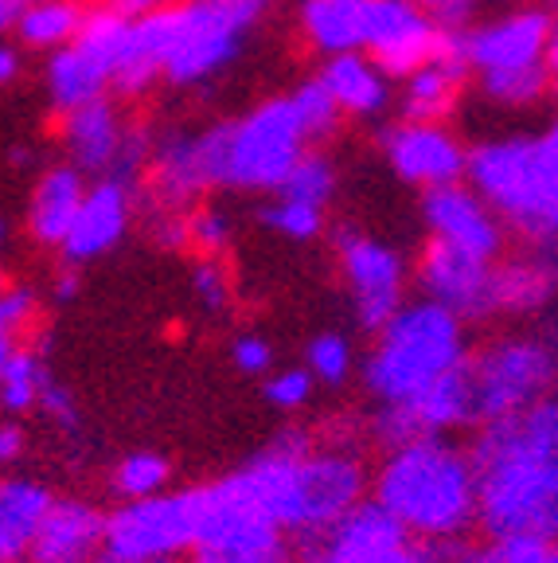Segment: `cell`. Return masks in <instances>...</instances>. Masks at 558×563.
Masks as SVG:
<instances>
[{
	"mask_svg": "<svg viewBox=\"0 0 558 563\" xmlns=\"http://www.w3.org/2000/svg\"><path fill=\"white\" fill-rule=\"evenodd\" d=\"M469 450L484 540L558 537V391L527 411L480 422Z\"/></svg>",
	"mask_w": 558,
	"mask_h": 563,
	"instance_id": "obj_1",
	"label": "cell"
},
{
	"mask_svg": "<svg viewBox=\"0 0 558 563\" xmlns=\"http://www.w3.org/2000/svg\"><path fill=\"white\" fill-rule=\"evenodd\" d=\"M289 537L313 540L371 497V474L351 446H316L305 427H281L263 454L235 470Z\"/></svg>",
	"mask_w": 558,
	"mask_h": 563,
	"instance_id": "obj_2",
	"label": "cell"
},
{
	"mask_svg": "<svg viewBox=\"0 0 558 563\" xmlns=\"http://www.w3.org/2000/svg\"><path fill=\"white\" fill-rule=\"evenodd\" d=\"M371 497L418 540H465L480 528L477 462L449 434L387 446L371 470Z\"/></svg>",
	"mask_w": 558,
	"mask_h": 563,
	"instance_id": "obj_3",
	"label": "cell"
},
{
	"mask_svg": "<svg viewBox=\"0 0 558 563\" xmlns=\"http://www.w3.org/2000/svg\"><path fill=\"white\" fill-rule=\"evenodd\" d=\"M465 325H469L465 317H457L454 309H445L426 294L418 301H406L379 329L367 361L359 364L367 396L376 404H399L469 364L472 352Z\"/></svg>",
	"mask_w": 558,
	"mask_h": 563,
	"instance_id": "obj_4",
	"label": "cell"
},
{
	"mask_svg": "<svg viewBox=\"0 0 558 563\" xmlns=\"http://www.w3.org/2000/svg\"><path fill=\"white\" fill-rule=\"evenodd\" d=\"M263 16V0H172L168 9L133 20L137 44L160 63L172 87H200L231 67Z\"/></svg>",
	"mask_w": 558,
	"mask_h": 563,
	"instance_id": "obj_5",
	"label": "cell"
},
{
	"mask_svg": "<svg viewBox=\"0 0 558 563\" xmlns=\"http://www.w3.org/2000/svg\"><path fill=\"white\" fill-rule=\"evenodd\" d=\"M469 185L515 235L558 239V118L532 137L484 141L469 157Z\"/></svg>",
	"mask_w": 558,
	"mask_h": 563,
	"instance_id": "obj_6",
	"label": "cell"
},
{
	"mask_svg": "<svg viewBox=\"0 0 558 563\" xmlns=\"http://www.w3.org/2000/svg\"><path fill=\"white\" fill-rule=\"evenodd\" d=\"M309 137L301 110L293 95L266 98L250 114L223 122V188H243V192H278L293 165L309 153Z\"/></svg>",
	"mask_w": 558,
	"mask_h": 563,
	"instance_id": "obj_7",
	"label": "cell"
},
{
	"mask_svg": "<svg viewBox=\"0 0 558 563\" xmlns=\"http://www.w3.org/2000/svg\"><path fill=\"white\" fill-rule=\"evenodd\" d=\"M305 544V563H480V548L465 540H418L376 497Z\"/></svg>",
	"mask_w": 558,
	"mask_h": 563,
	"instance_id": "obj_8",
	"label": "cell"
},
{
	"mask_svg": "<svg viewBox=\"0 0 558 563\" xmlns=\"http://www.w3.org/2000/svg\"><path fill=\"white\" fill-rule=\"evenodd\" d=\"M480 422L527 411L558 391V364L547 336H500L469 356Z\"/></svg>",
	"mask_w": 558,
	"mask_h": 563,
	"instance_id": "obj_9",
	"label": "cell"
},
{
	"mask_svg": "<svg viewBox=\"0 0 558 563\" xmlns=\"http://www.w3.org/2000/svg\"><path fill=\"white\" fill-rule=\"evenodd\" d=\"M200 540V485L122 501L105 517V552L122 563L180 560Z\"/></svg>",
	"mask_w": 558,
	"mask_h": 563,
	"instance_id": "obj_10",
	"label": "cell"
},
{
	"mask_svg": "<svg viewBox=\"0 0 558 563\" xmlns=\"http://www.w3.org/2000/svg\"><path fill=\"white\" fill-rule=\"evenodd\" d=\"M336 258H341V274L348 282L351 313H356L359 329L379 333V329L406 306V258L387 246L383 239L359 235L351 228H341L332 235Z\"/></svg>",
	"mask_w": 558,
	"mask_h": 563,
	"instance_id": "obj_11",
	"label": "cell"
},
{
	"mask_svg": "<svg viewBox=\"0 0 558 563\" xmlns=\"http://www.w3.org/2000/svg\"><path fill=\"white\" fill-rule=\"evenodd\" d=\"M461 427H480L469 364L434 379L429 387L414 391L411 399L379 404V411L371 415V439L383 450L399 446V442L422 439V434H454Z\"/></svg>",
	"mask_w": 558,
	"mask_h": 563,
	"instance_id": "obj_12",
	"label": "cell"
},
{
	"mask_svg": "<svg viewBox=\"0 0 558 563\" xmlns=\"http://www.w3.org/2000/svg\"><path fill=\"white\" fill-rule=\"evenodd\" d=\"M223 165H227V150H223V125H211L203 133H165L153 145V161H148V196L160 208L180 211L183 203H192L196 196L223 188Z\"/></svg>",
	"mask_w": 558,
	"mask_h": 563,
	"instance_id": "obj_13",
	"label": "cell"
},
{
	"mask_svg": "<svg viewBox=\"0 0 558 563\" xmlns=\"http://www.w3.org/2000/svg\"><path fill=\"white\" fill-rule=\"evenodd\" d=\"M414 278L426 298L442 301L465 321H489L492 313H504L500 309V263L477 258L461 246L429 239L422 246Z\"/></svg>",
	"mask_w": 558,
	"mask_h": 563,
	"instance_id": "obj_14",
	"label": "cell"
},
{
	"mask_svg": "<svg viewBox=\"0 0 558 563\" xmlns=\"http://www.w3.org/2000/svg\"><path fill=\"white\" fill-rule=\"evenodd\" d=\"M383 153L387 165L394 168V176L422 188V192L469 180L472 150H465L442 122H411V118H402L399 125H387Z\"/></svg>",
	"mask_w": 558,
	"mask_h": 563,
	"instance_id": "obj_15",
	"label": "cell"
},
{
	"mask_svg": "<svg viewBox=\"0 0 558 563\" xmlns=\"http://www.w3.org/2000/svg\"><path fill=\"white\" fill-rule=\"evenodd\" d=\"M422 220H426L429 239H442L449 246H461L469 255L489 258L496 263L504 255V228L500 211L492 208L484 196L477 192V185H442L426 188L422 196Z\"/></svg>",
	"mask_w": 558,
	"mask_h": 563,
	"instance_id": "obj_16",
	"label": "cell"
},
{
	"mask_svg": "<svg viewBox=\"0 0 558 563\" xmlns=\"http://www.w3.org/2000/svg\"><path fill=\"white\" fill-rule=\"evenodd\" d=\"M437 35H442V16L422 9L418 0H376L371 4L367 52L376 55V63L391 79H406L418 67H426L437 52Z\"/></svg>",
	"mask_w": 558,
	"mask_h": 563,
	"instance_id": "obj_17",
	"label": "cell"
},
{
	"mask_svg": "<svg viewBox=\"0 0 558 563\" xmlns=\"http://www.w3.org/2000/svg\"><path fill=\"white\" fill-rule=\"evenodd\" d=\"M133 220V180L125 176H102L98 185H90L87 200L75 228H70L67 243H63V263L87 266L94 258L110 255L125 239Z\"/></svg>",
	"mask_w": 558,
	"mask_h": 563,
	"instance_id": "obj_18",
	"label": "cell"
},
{
	"mask_svg": "<svg viewBox=\"0 0 558 563\" xmlns=\"http://www.w3.org/2000/svg\"><path fill=\"white\" fill-rule=\"evenodd\" d=\"M550 32H555V12L547 9H520L492 24L477 27L469 35L472 67L477 70H507V67H535L547 63Z\"/></svg>",
	"mask_w": 558,
	"mask_h": 563,
	"instance_id": "obj_19",
	"label": "cell"
},
{
	"mask_svg": "<svg viewBox=\"0 0 558 563\" xmlns=\"http://www.w3.org/2000/svg\"><path fill=\"white\" fill-rule=\"evenodd\" d=\"M105 517L82 497H59L24 563H94L105 552Z\"/></svg>",
	"mask_w": 558,
	"mask_h": 563,
	"instance_id": "obj_20",
	"label": "cell"
},
{
	"mask_svg": "<svg viewBox=\"0 0 558 563\" xmlns=\"http://www.w3.org/2000/svg\"><path fill=\"white\" fill-rule=\"evenodd\" d=\"M87 180H82V168L70 161V165H55L40 176V185L32 188V200H27L24 228L27 239L47 251H63L70 228L79 220L82 200H87Z\"/></svg>",
	"mask_w": 558,
	"mask_h": 563,
	"instance_id": "obj_21",
	"label": "cell"
},
{
	"mask_svg": "<svg viewBox=\"0 0 558 563\" xmlns=\"http://www.w3.org/2000/svg\"><path fill=\"white\" fill-rule=\"evenodd\" d=\"M125 141H130V125L110 98H94V102L63 114V145L82 173H114Z\"/></svg>",
	"mask_w": 558,
	"mask_h": 563,
	"instance_id": "obj_22",
	"label": "cell"
},
{
	"mask_svg": "<svg viewBox=\"0 0 558 563\" xmlns=\"http://www.w3.org/2000/svg\"><path fill=\"white\" fill-rule=\"evenodd\" d=\"M55 501L59 497L35 477H4V485H0V560L20 563L32 552Z\"/></svg>",
	"mask_w": 558,
	"mask_h": 563,
	"instance_id": "obj_23",
	"label": "cell"
},
{
	"mask_svg": "<svg viewBox=\"0 0 558 563\" xmlns=\"http://www.w3.org/2000/svg\"><path fill=\"white\" fill-rule=\"evenodd\" d=\"M324 87L341 102L344 114L351 118H376L391 102V75L376 63L371 52H344L328 55L321 70Z\"/></svg>",
	"mask_w": 558,
	"mask_h": 563,
	"instance_id": "obj_24",
	"label": "cell"
},
{
	"mask_svg": "<svg viewBox=\"0 0 558 563\" xmlns=\"http://www.w3.org/2000/svg\"><path fill=\"white\" fill-rule=\"evenodd\" d=\"M376 0H301V27L316 52L328 55L364 52L371 32Z\"/></svg>",
	"mask_w": 558,
	"mask_h": 563,
	"instance_id": "obj_25",
	"label": "cell"
},
{
	"mask_svg": "<svg viewBox=\"0 0 558 563\" xmlns=\"http://www.w3.org/2000/svg\"><path fill=\"white\" fill-rule=\"evenodd\" d=\"M110 87H114L110 67L102 59H94L79 40L47 55V102H52V110L59 118L94 102V98H105Z\"/></svg>",
	"mask_w": 558,
	"mask_h": 563,
	"instance_id": "obj_26",
	"label": "cell"
},
{
	"mask_svg": "<svg viewBox=\"0 0 558 563\" xmlns=\"http://www.w3.org/2000/svg\"><path fill=\"white\" fill-rule=\"evenodd\" d=\"M44 352L24 336H0V404L9 415L40 411L47 384H52Z\"/></svg>",
	"mask_w": 558,
	"mask_h": 563,
	"instance_id": "obj_27",
	"label": "cell"
},
{
	"mask_svg": "<svg viewBox=\"0 0 558 563\" xmlns=\"http://www.w3.org/2000/svg\"><path fill=\"white\" fill-rule=\"evenodd\" d=\"M558 286V239L535 243L532 258L500 266V309L504 313H535L550 301Z\"/></svg>",
	"mask_w": 558,
	"mask_h": 563,
	"instance_id": "obj_28",
	"label": "cell"
},
{
	"mask_svg": "<svg viewBox=\"0 0 558 563\" xmlns=\"http://www.w3.org/2000/svg\"><path fill=\"white\" fill-rule=\"evenodd\" d=\"M82 24H87V9L79 0H40V4H27L12 32L24 47L59 52V47L79 40Z\"/></svg>",
	"mask_w": 558,
	"mask_h": 563,
	"instance_id": "obj_29",
	"label": "cell"
},
{
	"mask_svg": "<svg viewBox=\"0 0 558 563\" xmlns=\"http://www.w3.org/2000/svg\"><path fill=\"white\" fill-rule=\"evenodd\" d=\"M461 82H465V70L429 59L426 67L406 75V87H402V118H411V122H442V118L454 110L457 95H461Z\"/></svg>",
	"mask_w": 558,
	"mask_h": 563,
	"instance_id": "obj_30",
	"label": "cell"
},
{
	"mask_svg": "<svg viewBox=\"0 0 558 563\" xmlns=\"http://www.w3.org/2000/svg\"><path fill=\"white\" fill-rule=\"evenodd\" d=\"M172 482V462L157 450H130L118 457L114 474H110V489L118 501H141V497H157Z\"/></svg>",
	"mask_w": 558,
	"mask_h": 563,
	"instance_id": "obj_31",
	"label": "cell"
},
{
	"mask_svg": "<svg viewBox=\"0 0 558 563\" xmlns=\"http://www.w3.org/2000/svg\"><path fill=\"white\" fill-rule=\"evenodd\" d=\"M550 67L535 63V67H507V70H480V90L496 106H535L550 90Z\"/></svg>",
	"mask_w": 558,
	"mask_h": 563,
	"instance_id": "obj_32",
	"label": "cell"
},
{
	"mask_svg": "<svg viewBox=\"0 0 558 563\" xmlns=\"http://www.w3.org/2000/svg\"><path fill=\"white\" fill-rule=\"evenodd\" d=\"M305 368L316 376L321 387H341L356 372V349L344 333H316L305 349Z\"/></svg>",
	"mask_w": 558,
	"mask_h": 563,
	"instance_id": "obj_33",
	"label": "cell"
},
{
	"mask_svg": "<svg viewBox=\"0 0 558 563\" xmlns=\"http://www.w3.org/2000/svg\"><path fill=\"white\" fill-rule=\"evenodd\" d=\"M278 192L293 196V200L316 203V208H328L332 192H336V168H332L328 157L309 150L305 157L293 165V173L286 176V185H281Z\"/></svg>",
	"mask_w": 558,
	"mask_h": 563,
	"instance_id": "obj_34",
	"label": "cell"
},
{
	"mask_svg": "<svg viewBox=\"0 0 558 563\" xmlns=\"http://www.w3.org/2000/svg\"><path fill=\"white\" fill-rule=\"evenodd\" d=\"M263 228H270L274 235L293 239V243H305V239H316L324 231V208L281 196L278 203H266L263 208Z\"/></svg>",
	"mask_w": 558,
	"mask_h": 563,
	"instance_id": "obj_35",
	"label": "cell"
},
{
	"mask_svg": "<svg viewBox=\"0 0 558 563\" xmlns=\"http://www.w3.org/2000/svg\"><path fill=\"white\" fill-rule=\"evenodd\" d=\"M293 102H297V110H301V122H305V130L313 141L332 137L336 125H341V118H344L341 102L332 98V90L324 87L321 75L309 79V82H301V87L293 90Z\"/></svg>",
	"mask_w": 558,
	"mask_h": 563,
	"instance_id": "obj_36",
	"label": "cell"
},
{
	"mask_svg": "<svg viewBox=\"0 0 558 563\" xmlns=\"http://www.w3.org/2000/svg\"><path fill=\"white\" fill-rule=\"evenodd\" d=\"M480 563H558V537H492Z\"/></svg>",
	"mask_w": 558,
	"mask_h": 563,
	"instance_id": "obj_37",
	"label": "cell"
},
{
	"mask_svg": "<svg viewBox=\"0 0 558 563\" xmlns=\"http://www.w3.org/2000/svg\"><path fill=\"white\" fill-rule=\"evenodd\" d=\"M316 387H321L316 384V376L301 364V368H281V372H274V376H266L263 396L274 411L293 415V411H301V407H309V399H313Z\"/></svg>",
	"mask_w": 558,
	"mask_h": 563,
	"instance_id": "obj_38",
	"label": "cell"
},
{
	"mask_svg": "<svg viewBox=\"0 0 558 563\" xmlns=\"http://www.w3.org/2000/svg\"><path fill=\"white\" fill-rule=\"evenodd\" d=\"M40 317V294L27 282H9L0 294V336H24Z\"/></svg>",
	"mask_w": 558,
	"mask_h": 563,
	"instance_id": "obj_39",
	"label": "cell"
},
{
	"mask_svg": "<svg viewBox=\"0 0 558 563\" xmlns=\"http://www.w3.org/2000/svg\"><path fill=\"white\" fill-rule=\"evenodd\" d=\"M192 290L208 313H223L231 306V274L223 271L219 255H200L192 266Z\"/></svg>",
	"mask_w": 558,
	"mask_h": 563,
	"instance_id": "obj_40",
	"label": "cell"
},
{
	"mask_svg": "<svg viewBox=\"0 0 558 563\" xmlns=\"http://www.w3.org/2000/svg\"><path fill=\"white\" fill-rule=\"evenodd\" d=\"M40 411H44V419L52 422L59 434H67V439H79V434H82L79 399H75V391H70L67 384H59V379H52V384H47L44 399H40Z\"/></svg>",
	"mask_w": 558,
	"mask_h": 563,
	"instance_id": "obj_41",
	"label": "cell"
},
{
	"mask_svg": "<svg viewBox=\"0 0 558 563\" xmlns=\"http://www.w3.org/2000/svg\"><path fill=\"white\" fill-rule=\"evenodd\" d=\"M188 231H192V246L200 255H223L231 246V220L219 208H200L188 216Z\"/></svg>",
	"mask_w": 558,
	"mask_h": 563,
	"instance_id": "obj_42",
	"label": "cell"
},
{
	"mask_svg": "<svg viewBox=\"0 0 558 563\" xmlns=\"http://www.w3.org/2000/svg\"><path fill=\"white\" fill-rule=\"evenodd\" d=\"M231 361H235V368L243 372V376H270L274 349L266 336L243 333V336H235V344H231Z\"/></svg>",
	"mask_w": 558,
	"mask_h": 563,
	"instance_id": "obj_43",
	"label": "cell"
},
{
	"mask_svg": "<svg viewBox=\"0 0 558 563\" xmlns=\"http://www.w3.org/2000/svg\"><path fill=\"white\" fill-rule=\"evenodd\" d=\"M24 446H27L24 422L9 419L4 427H0V462H4V466H12V462L24 454Z\"/></svg>",
	"mask_w": 558,
	"mask_h": 563,
	"instance_id": "obj_44",
	"label": "cell"
},
{
	"mask_svg": "<svg viewBox=\"0 0 558 563\" xmlns=\"http://www.w3.org/2000/svg\"><path fill=\"white\" fill-rule=\"evenodd\" d=\"M172 0H105V9H114L118 16H125V20H145V16H153V12H160V9H168Z\"/></svg>",
	"mask_w": 558,
	"mask_h": 563,
	"instance_id": "obj_45",
	"label": "cell"
},
{
	"mask_svg": "<svg viewBox=\"0 0 558 563\" xmlns=\"http://www.w3.org/2000/svg\"><path fill=\"white\" fill-rule=\"evenodd\" d=\"M79 294V266L63 263L59 274H55V301H70Z\"/></svg>",
	"mask_w": 558,
	"mask_h": 563,
	"instance_id": "obj_46",
	"label": "cell"
},
{
	"mask_svg": "<svg viewBox=\"0 0 558 563\" xmlns=\"http://www.w3.org/2000/svg\"><path fill=\"white\" fill-rule=\"evenodd\" d=\"M20 75V52L12 44L0 47V82H12Z\"/></svg>",
	"mask_w": 558,
	"mask_h": 563,
	"instance_id": "obj_47",
	"label": "cell"
},
{
	"mask_svg": "<svg viewBox=\"0 0 558 563\" xmlns=\"http://www.w3.org/2000/svg\"><path fill=\"white\" fill-rule=\"evenodd\" d=\"M27 4H40V0H0V24L16 27V20L24 16Z\"/></svg>",
	"mask_w": 558,
	"mask_h": 563,
	"instance_id": "obj_48",
	"label": "cell"
},
{
	"mask_svg": "<svg viewBox=\"0 0 558 563\" xmlns=\"http://www.w3.org/2000/svg\"><path fill=\"white\" fill-rule=\"evenodd\" d=\"M547 67L558 79V16H555V32H550V47H547Z\"/></svg>",
	"mask_w": 558,
	"mask_h": 563,
	"instance_id": "obj_49",
	"label": "cell"
},
{
	"mask_svg": "<svg viewBox=\"0 0 558 563\" xmlns=\"http://www.w3.org/2000/svg\"><path fill=\"white\" fill-rule=\"evenodd\" d=\"M543 336H547L550 352H555V364H558V325H555V329H550V333H543Z\"/></svg>",
	"mask_w": 558,
	"mask_h": 563,
	"instance_id": "obj_50",
	"label": "cell"
},
{
	"mask_svg": "<svg viewBox=\"0 0 558 563\" xmlns=\"http://www.w3.org/2000/svg\"><path fill=\"white\" fill-rule=\"evenodd\" d=\"M465 4H472V0H454V9H457V16L465 12Z\"/></svg>",
	"mask_w": 558,
	"mask_h": 563,
	"instance_id": "obj_51",
	"label": "cell"
},
{
	"mask_svg": "<svg viewBox=\"0 0 558 563\" xmlns=\"http://www.w3.org/2000/svg\"><path fill=\"white\" fill-rule=\"evenodd\" d=\"M547 9H550V12H555V16H558V0H547Z\"/></svg>",
	"mask_w": 558,
	"mask_h": 563,
	"instance_id": "obj_52",
	"label": "cell"
},
{
	"mask_svg": "<svg viewBox=\"0 0 558 563\" xmlns=\"http://www.w3.org/2000/svg\"><path fill=\"white\" fill-rule=\"evenodd\" d=\"M555 90H558V79H555Z\"/></svg>",
	"mask_w": 558,
	"mask_h": 563,
	"instance_id": "obj_53",
	"label": "cell"
},
{
	"mask_svg": "<svg viewBox=\"0 0 558 563\" xmlns=\"http://www.w3.org/2000/svg\"><path fill=\"white\" fill-rule=\"evenodd\" d=\"M20 563H24V560H20Z\"/></svg>",
	"mask_w": 558,
	"mask_h": 563,
	"instance_id": "obj_54",
	"label": "cell"
}]
</instances>
